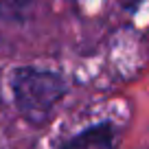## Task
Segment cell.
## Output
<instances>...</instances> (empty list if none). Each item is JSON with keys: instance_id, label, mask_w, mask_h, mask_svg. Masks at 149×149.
Masks as SVG:
<instances>
[{"instance_id": "obj_1", "label": "cell", "mask_w": 149, "mask_h": 149, "mask_svg": "<svg viewBox=\"0 0 149 149\" xmlns=\"http://www.w3.org/2000/svg\"><path fill=\"white\" fill-rule=\"evenodd\" d=\"M11 90L20 114L31 125H44L53 116L57 103L66 97L68 86L59 72L24 66L13 72Z\"/></svg>"}, {"instance_id": "obj_2", "label": "cell", "mask_w": 149, "mask_h": 149, "mask_svg": "<svg viewBox=\"0 0 149 149\" xmlns=\"http://www.w3.org/2000/svg\"><path fill=\"white\" fill-rule=\"evenodd\" d=\"M114 143H116V132L112 123H99L64 140L59 149H114L116 147Z\"/></svg>"}, {"instance_id": "obj_3", "label": "cell", "mask_w": 149, "mask_h": 149, "mask_svg": "<svg viewBox=\"0 0 149 149\" xmlns=\"http://www.w3.org/2000/svg\"><path fill=\"white\" fill-rule=\"evenodd\" d=\"M33 5V0H0V18L15 20L22 18L24 11Z\"/></svg>"}, {"instance_id": "obj_4", "label": "cell", "mask_w": 149, "mask_h": 149, "mask_svg": "<svg viewBox=\"0 0 149 149\" xmlns=\"http://www.w3.org/2000/svg\"><path fill=\"white\" fill-rule=\"evenodd\" d=\"M140 2H143V0H118V5H121L123 9H127V11H134Z\"/></svg>"}]
</instances>
